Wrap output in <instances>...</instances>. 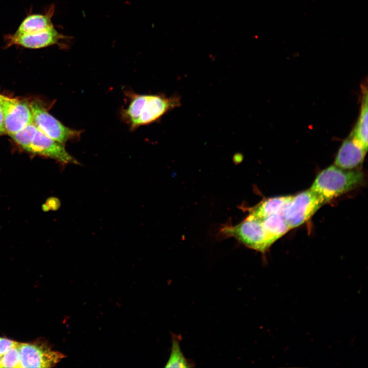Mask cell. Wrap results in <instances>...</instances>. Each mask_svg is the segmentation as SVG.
<instances>
[{"mask_svg":"<svg viewBox=\"0 0 368 368\" xmlns=\"http://www.w3.org/2000/svg\"><path fill=\"white\" fill-rule=\"evenodd\" d=\"M129 102L122 110V118L131 129L152 123L180 105L177 96L167 97L163 95H141L129 92L127 94Z\"/></svg>","mask_w":368,"mask_h":368,"instance_id":"cell-1","label":"cell"},{"mask_svg":"<svg viewBox=\"0 0 368 368\" xmlns=\"http://www.w3.org/2000/svg\"><path fill=\"white\" fill-rule=\"evenodd\" d=\"M363 177L359 170H345L331 165L317 175L310 189L326 203L359 186Z\"/></svg>","mask_w":368,"mask_h":368,"instance_id":"cell-2","label":"cell"},{"mask_svg":"<svg viewBox=\"0 0 368 368\" xmlns=\"http://www.w3.org/2000/svg\"><path fill=\"white\" fill-rule=\"evenodd\" d=\"M220 233L224 237H234L246 246L263 254L275 242L266 232L262 221L249 216L237 225L224 226Z\"/></svg>","mask_w":368,"mask_h":368,"instance_id":"cell-3","label":"cell"},{"mask_svg":"<svg viewBox=\"0 0 368 368\" xmlns=\"http://www.w3.org/2000/svg\"><path fill=\"white\" fill-rule=\"evenodd\" d=\"M33 122L38 129L51 138L64 144L67 141L80 137L81 131L68 128L52 116L37 101L30 103Z\"/></svg>","mask_w":368,"mask_h":368,"instance_id":"cell-4","label":"cell"},{"mask_svg":"<svg viewBox=\"0 0 368 368\" xmlns=\"http://www.w3.org/2000/svg\"><path fill=\"white\" fill-rule=\"evenodd\" d=\"M325 203L310 189L293 196L286 208L283 217L292 229L308 220Z\"/></svg>","mask_w":368,"mask_h":368,"instance_id":"cell-5","label":"cell"},{"mask_svg":"<svg viewBox=\"0 0 368 368\" xmlns=\"http://www.w3.org/2000/svg\"><path fill=\"white\" fill-rule=\"evenodd\" d=\"M20 367H52L65 356L52 350L48 343L41 340L19 342Z\"/></svg>","mask_w":368,"mask_h":368,"instance_id":"cell-6","label":"cell"},{"mask_svg":"<svg viewBox=\"0 0 368 368\" xmlns=\"http://www.w3.org/2000/svg\"><path fill=\"white\" fill-rule=\"evenodd\" d=\"M0 105L6 134L14 133L33 122L30 103L4 96Z\"/></svg>","mask_w":368,"mask_h":368,"instance_id":"cell-7","label":"cell"},{"mask_svg":"<svg viewBox=\"0 0 368 368\" xmlns=\"http://www.w3.org/2000/svg\"><path fill=\"white\" fill-rule=\"evenodd\" d=\"M70 37L59 33L53 27L43 31L26 34L8 35L6 37V45L8 47L17 45L25 48L38 49L53 45H58L61 48H66L68 45L65 42L69 41Z\"/></svg>","mask_w":368,"mask_h":368,"instance_id":"cell-8","label":"cell"},{"mask_svg":"<svg viewBox=\"0 0 368 368\" xmlns=\"http://www.w3.org/2000/svg\"><path fill=\"white\" fill-rule=\"evenodd\" d=\"M51 158L62 165H79L80 163L65 149L64 145L37 130L28 152Z\"/></svg>","mask_w":368,"mask_h":368,"instance_id":"cell-9","label":"cell"},{"mask_svg":"<svg viewBox=\"0 0 368 368\" xmlns=\"http://www.w3.org/2000/svg\"><path fill=\"white\" fill-rule=\"evenodd\" d=\"M367 151L359 141L349 135L340 147L335 165L345 170H354L362 164Z\"/></svg>","mask_w":368,"mask_h":368,"instance_id":"cell-10","label":"cell"},{"mask_svg":"<svg viewBox=\"0 0 368 368\" xmlns=\"http://www.w3.org/2000/svg\"><path fill=\"white\" fill-rule=\"evenodd\" d=\"M293 196H285L269 198L250 210V217L263 220L272 215H282L291 201Z\"/></svg>","mask_w":368,"mask_h":368,"instance_id":"cell-11","label":"cell"},{"mask_svg":"<svg viewBox=\"0 0 368 368\" xmlns=\"http://www.w3.org/2000/svg\"><path fill=\"white\" fill-rule=\"evenodd\" d=\"M54 9V6L52 5L44 14H34L28 15L21 22L15 33H31L54 27L51 20Z\"/></svg>","mask_w":368,"mask_h":368,"instance_id":"cell-12","label":"cell"},{"mask_svg":"<svg viewBox=\"0 0 368 368\" xmlns=\"http://www.w3.org/2000/svg\"><path fill=\"white\" fill-rule=\"evenodd\" d=\"M362 87L359 116L350 135L359 141L367 149V90L366 87Z\"/></svg>","mask_w":368,"mask_h":368,"instance_id":"cell-13","label":"cell"},{"mask_svg":"<svg viewBox=\"0 0 368 368\" xmlns=\"http://www.w3.org/2000/svg\"><path fill=\"white\" fill-rule=\"evenodd\" d=\"M172 344L169 358L166 367H192L195 366L191 360L187 359L183 354L180 346L181 336L171 334Z\"/></svg>","mask_w":368,"mask_h":368,"instance_id":"cell-14","label":"cell"},{"mask_svg":"<svg viewBox=\"0 0 368 368\" xmlns=\"http://www.w3.org/2000/svg\"><path fill=\"white\" fill-rule=\"evenodd\" d=\"M262 221L266 232L275 241L290 229L282 215H272Z\"/></svg>","mask_w":368,"mask_h":368,"instance_id":"cell-15","label":"cell"},{"mask_svg":"<svg viewBox=\"0 0 368 368\" xmlns=\"http://www.w3.org/2000/svg\"><path fill=\"white\" fill-rule=\"evenodd\" d=\"M37 130V127L32 122L9 136L21 148L28 152Z\"/></svg>","mask_w":368,"mask_h":368,"instance_id":"cell-16","label":"cell"},{"mask_svg":"<svg viewBox=\"0 0 368 368\" xmlns=\"http://www.w3.org/2000/svg\"><path fill=\"white\" fill-rule=\"evenodd\" d=\"M19 344V342L2 356L0 367H20Z\"/></svg>","mask_w":368,"mask_h":368,"instance_id":"cell-17","label":"cell"},{"mask_svg":"<svg viewBox=\"0 0 368 368\" xmlns=\"http://www.w3.org/2000/svg\"><path fill=\"white\" fill-rule=\"evenodd\" d=\"M18 342L8 338L0 337V358L12 347L17 345Z\"/></svg>","mask_w":368,"mask_h":368,"instance_id":"cell-18","label":"cell"},{"mask_svg":"<svg viewBox=\"0 0 368 368\" xmlns=\"http://www.w3.org/2000/svg\"><path fill=\"white\" fill-rule=\"evenodd\" d=\"M3 134H6V132L4 126L2 109L0 105V136Z\"/></svg>","mask_w":368,"mask_h":368,"instance_id":"cell-19","label":"cell"},{"mask_svg":"<svg viewBox=\"0 0 368 368\" xmlns=\"http://www.w3.org/2000/svg\"><path fill=\"white\" fill-rule=\"evenodd\" d=\"M3 97H4V95H1V94H0V101L2 99V98H3Z\"/></svg>","mask_w":368,"mask_h":368,"instance_id":"cell-20","label":"cell"},{"mask_svg":"<svg viewBox=\"0 0 368 368\" xmlns=\"http://www.w3.org/2000/svg\"><path fill=\"white\" fill-rule=\"evenodd\" d=\"M0 362H1V358H0Z\"/></svg>","mask_w":368,"mask_h":368,"instance_id":"cell-21","label":"cell"}]
</instances>
